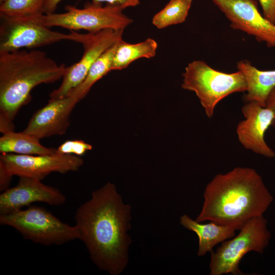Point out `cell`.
I'll use <instances>...</instances> for the list:
<instances>
[{
    "label": "cell",
    "mask_w": 275,
    "mask_h": 275,
    "mask_svg": "<svg viewBox=\"0 0 275 275\" xmlns=\"http://www.w3.org/2000/svg\"><path fill=\"white\" fill-rule=\"evenodd\" d=\"M131 207L125 204L115 185L108 182L91 194L75 214L79 239L92 261L112 275H118L128 261Z\"/></svg>",
    "instance_id": "cell-1"
},
{
    "label": "cell",
    "mask_w": 275,
    "mask_h": 275,
    "mask_svg": "<svg viewBox=\"0 0 275 275\" xmlns=\"http://www.w3.org/2000/svg\"><path fill=\"white\" fill-rule=\"evenodd\" d=\"M196 221H210L239 230L250 219L263 215L273 201L261 176L251 168L236 167L218 174L206 185Z\"/></svg>",
    "instance_id": "cell-2"
},
{
    "label": "cell",
    "mask_w": 275,
    "mask_h": 275,
    "mask_svg": "<svg viewBox=\"0 0 275 275\" xmlns=\"http://www.w3.org/2000/svg\"><path fill=\"white\" fill-rule=\"evenodd\" d=\"M67 69L37 49L0 52L1 132L14 131L13 121L35 87L62 78Z\"/></svg>",
    "instance_id": "cell-3"
},
{
    "label": "cell",
    "mask_w": 275,
    "mask_h": 275,
    "mask_svg": "<svg viewBox=\"0 0 275 275\" xmlns=\"http://www.w3.org/2000/svg\"><path fill=\"white\" fill-rule=\"evenodd\" d=\"M182 76V88L196 93L209 118L212 117L216 106L222 99L247 90L246 81L241 71L225 73L202 61L188 63Z\"/></svg>",
    "instance_id": "cell-4"
},
{
    "label": "cell",
    "mask_w": 275,
    "mask_h": 275,
    "mask_svg": "<svg viewBox=\"0 0 275 275\" xmlns=\"http://www.w3.org/2000/svg\"><path fill=\"white\" fill-rule=\"evenodd\" d=\"M236 235L222 242L215 252H210V275L243 273L239 267L242 257L251 251L261 254L271 237L267 228V221L261 215L248 221Z\"/></svg>",
    "instance_id": "cell-5"
},
{
    "label": "cell",
    "mask_w": 275,
    "mask_h": 275,
    "mask_svg": "<svg viewBox=\"0 0 275 275\" xmlns=\"http://www.w3.org/2000/svg\"><path fill=\"white\" fill-rule=\"evenodd\" d=\"M0 224L11 227L25 239L43 245H61L79 239L75 225L64 223L44 208L36 206L1 214Z\"/></svg>",
    "instance_id": "cell-6"
},
{
    "label": "cell",
    "mask_w": 275,
    "mask_h": 275,
    "mask_svg": "<svg viewBox=\"0 0 275 275\" xmlns=\"http://www.w3.org/2000/svg\"><path fill=\"white\" fill-rule=\"evenodd\" d=\"M63 13L44 14L42 17L44 24L48 28L59 26L93 33L106 29L124 30L133 22L123 13L122 8L109 4L103 6L92 1L86 3L83 8L67 5Z\"/></svg>",
    "instance_id": "cell-7"
},
{
    "label": "cell",
    "mask_w": 275,
    "mask_h": 275,
    "mask_svg": "<svg viewBox=\"0 0 275 275\" xmlns=\"http://www.w3.org/2000/svg\"><path fill=\"white\" fill-rule=\"evenodd\" d=\"M43 14L1 17L0 52L36 49L69 40V34L52 31L44 24L42 20Z\"/></svg>",
    "instance_id": "cell-8"
},
{
    "label": "cell",
    "mask_w": 275,
    "mask_h": 275,
    "mask_svg": "<svg viewBox=\"0 0 275 275\" xmlns=\"http://www.w3.org/2000/svg\"><path fill=\"white\" fill-rule=\"evenodd\" d=\"M123 32L122 30L106 29L80 34L70 31L69 40L81 44L84 53L78 62L68 67L60 86L50 93V99L66 97L72 89L82 81L97 59L107 49L122 40Z\"/></svg>",
    "instance_id": "cell-9"
},
{
    "label": "cell",
    "mask_w": 275,
    "mask_h": 275,
    "mask_svg": "<svg viewBox=\"0 0 275 275\" xmlns=\"http://www.w3.org/2000/svg\"><path fill=\"white\" fill-rule=\"evenodd\" d=\"M80 156L56 153L52 155H20L1 153L0 169L11 177L44 179L52 172L66 173L78 171L83 165Z\"/></svg>",
    "instance_id": "cell-10"
},
{
    "label": "cell",
    "mask_w": 275,
    "mask_h": 275,
    "mask_svg": "<svg viewBox=\"0 0 275 275\" xmlns=\"http://www.w3.org/2000/svg\"><path fill=\"white\" fill-rule=\"evenodd\" d=\"M224 13L234 30L254 36L268 47H275V24L265 18L256 0H211Z\"/></svg>",
    "instance_id": "cell-11"
},
{
    "label": "cell",
    "mask_w": 275,
    "mask_h": 275,
    "mask_svg": "<svg viewBox=\"0 0 275 275\" xmlns=\"http://www.w3.org/2000/svg\"><path fill=\"white\" fill-rule=\"evenodd\" d=\"M245 119L236 127L240 143L246 149L267 158L275 157V152L266 143L265 134L272 125L273 113L255 101L247 102L241 108Z\"/></svg>",
    "instance_id": "cell-12"
},
{
    "label": "cell",
    "mask_w": 275,
    "mask_h": 275,
    "mask_svg": "<svg viewBox=\"0 0 275 275\" xmlns=\"http://www.w3.org/2000/svg\"><path fill=\"white\" fill-rule=\"evenodd\" d=\"M66 201L58 189L45 185L35 178L19 177L17 184L0 195V213L5 214L22 209L34 202L61 205Z\"/></svg>",
    "instance_id": "cell-13"
},
{
    "label": "cell",
    "mask_w": 275,
    "mask_h": 275,
    "mask_svg": "<svg viewBox=\"0 0 275 275\" xmlns=\"http://www.w3.org/2000/svg\"><path fill=\"white\" fill-rule=\"evenodd\" d=\"M79 100L72 96L50 99L33 115L24 132L39 139L65 134L69 125L70 116Z\"/></svg>",
    "instance_id": "cell-14"
},
{
    "label": "cell",
    "mask_w": 275,
    "mask_h": 275,
    "mask_svg": "<svg viewBox=\"0 0 275 275\" xmlns=\"http://www.w3.org/2000/svg\"><path fill=\"white\" fill-rule=\"evenodd\" d=\"M180 224L185 228L195 232L199 239L198 256H204L212 251L216 244L235 236V229L211 221L203 224L191 218L187 214L180 217Z\"/></svg>",
    "instance_id": "cell-15"
},
{
    "label": "cell",
    "mask_w": 275,
    "mask_h": 275,
    "mask_svg": "<svg viewBox=\"0 0 275 275\" xmlns=\"http://www.w3.org/2000/svg\"><path fill=\"white\" fill-rule=\"evenodd\" d=\"M237 68L242 73L246 81L244 101H255L265 107L268 96L275 87V70H259L248 61H240Z\"/></svg>",
    "instance_id": "cell-16"
},
{
    "label": "cell",
    "mask_w": 275,
    "mask_h": 275,
    "mask_svg": "<svg viewBox=\"0 0 275 275\" xmlns=\"http://www.w3.org/2000/svg\"><path fill=\"white\" fill-rule=\"evenodd\" d=\"M38 138L23 131H11L3 134L0 138L1 153L20 155H52L58 153L57 149L43 146Z\"/></svg>",
    "instance_id": "cell-17"
},
{
    "label": "cell",
    "mask_w": 275,
    "mask_h": 275,
    "mask_svg": "<svg viewBox=\"0 0 275 275\" xmlns=\"http://www.w3.org/2000/svg\"><path fill=\"white\" fill-rule=\"evenodd\" d=\"M157 47V42L150 38L135 44L128 43L122 40L118 44L112 70L126 68L132 62L140 58H152L156 55Z\"/></svg>",
    "instance_id": "cell-18"
},
{
    "label": "cell",
    "mask_w": 275,
    "mask_h": 275,
    "mask_svg": "<svg viewBox=\"0 0 275 275\" xmlns=\"http://www.w3.org/2000/svg\"><path fill=\"white\" fill-rule=\"evenodd\" d=\"M119 42L107 49L97 59L82 81L72 89L67 96L75 97L80 101L86 96L98 80L112 71L113 60Z\"/></svg>",
    "instance_id": "cell-19"
},
{
    "label": "cell",
    "mask_w": 275,
    "mask_h": 275,
    "mask_svg": "<svg viewBox=\"0 0 275 275\" xmlns=\"http://www.w3.org/2000/svg\"><path fill=\"white\" fill-rule=\"evenodd\" d=\"M193 0H170L152 18V23L158 29L183 23L188 15Z\"/></svg>",
    "instance_id": "cell-20"
},
{
    "label": "cell",
    "mask_w": 275,
    "mask_h": 275,
    "mask_svg": "<svg viewBox=\"0 0 275 275\" xmlns=\"http://www.w3.org/2000/svg\"><path fill=\"white\" fill-rule=\"evenodd\" d=\"M46 0H2L1 17H20L43 13Z\"/></svg>",
    "instance_id": "cell-21"
},
{
    "label": "cell",
    "mask_w": 275,
    "mask_h": 275,
    "mask_svg": "<svg viewBox=\"0 0 275 275\" xmlns=\"http://www.w3.org/2000/svg\"><path fill=\"white\" fill-rule=\"evenodd\" d=\"M92 149L91 145L82 140H69L60 145L57 150L60 154L80 156Z\"/></svg>",
    "instance_id": "cell-22"
},
{
    "label": "cell",
    "mask_w": 275,
    "mask_h": 275,
    "mask_svg": "<svg viewBox=\"0 0 275 275\" xmlns=\"http://www.w3.org/2000/svg\"><path fill=\"white\" fill-rule=\"evenodd\" d=\"M262 9L263 15L275 24V0H258Z\"/></svg>",
    "instance_id": "cell-23"
},
{
    "label": "cell",
    "mask_w": 275,
    "mask_h": 275,
    "mask_svg": "<svg viewBox=\"0 0 275 275\" xmlns=\"http://www.w3.org/2000/svg\"><path fill=\"white\" fill-rule=\"evenodd\" d=\"M92 1L101 4L105 3L106 4L120 7L124 10L128 7L138 6L141 0H92Z\"/></svg>",
    "instance_id": "cell-24"
},
{
    "label": "cell",
    "mask_w": 275,
    "mask_h": 275,
    "mask_svg": "<svg viewBox=\"0 0 275 275\" xmlns=\"http://www.w3.org/2000/svg\"><path fill=\"white\" fill-rule=\"evenodd\" d=\"M63 0H46L44 7L43 13L45 14H52L54 13L58 5Z\"/></svg>",
    "instance_id": "cell-25"
},
{
    "label": "cell",
    "mask_w": 275,
    "mask_h": 275,
    "mask_svg": "<svg viewBox=\"0 0 275 275\" xmlns=\"http://www.w3.org/2000/svg\"><path fill=\"white\" fill-rule=\"evenodd\" d=\"M266 107L270 108L273 113L272 125L275 127V87L269 94L266 102Z\"/></svg>",
    "instance_id": "cell-26"
},
{
    "label": "cell",
    "mask_w": 275,
    "mask_h": 275,
    "mask_svg": "<svg viewBox=\"0 0 275 275\" xmlns=\"http://www.w3.org/2000/svg\"><path fill=\"white\" fill-rule=\"evenodd\" d=\"M2 0H0V2H1Z\"/></svg>",
    "instance_id": "cell-27"
}]
</instances>
